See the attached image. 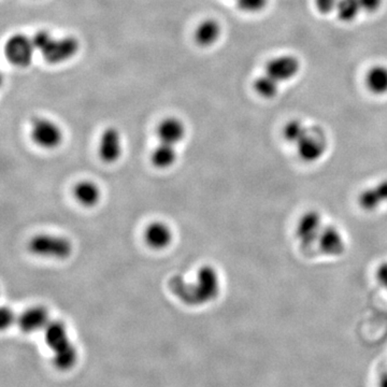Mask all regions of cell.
I'll list each match as a JSON object with an SVG mask.
<instances>
[{"label": "cell", "mask_w": 387, "mask_h": 387, "mask_svg": "<svg viewBox=\"0 0 387 387\" xmlns=\"http://www.w3.org/2000/svg\"><path fill=\"white\" fill-rule=\"evenodd\" d=\"M169 287L173 295L186 305L202 306L219 297L221 279L216 269L204 266L198 271L195 282L187 283L181 277H173Z\"/></svg>", "instance_id": "cell-1"}, {"label": "cell", "mask_w": 387, "mask_h": 387, "mask_svg": "<svg viewBox=\"0 0 387 387\" xmlns=\"http://www.w3.org/2000/svg\"><path fill=\"white\" fill-rule=\"evenodd\" d=\"M74 198L82 206L92 208L98 204L101 198V190L95 182L82 181L74 188Z\"/></svg>", "instance_id": "cell-15"}, {"label": "cell", "mask_w": 387, "mask_h": 387, "mask_svg": "<svg viewBox=\"0 0 387 387\" xmlns=\"http://www.w3.org/2000/svg\"><path fill=\"white\" fill-rule=\"evenodd\" d=\"M151 161H152L153 166L156 168H169L177 161L175 146L161 142L159 146H157L155 150L153 151L152 155H151Z\"/></svg>", "instance_id": "cell-18"}, {"label": "cell", "mask_w": 387, "mask_h": 387, "mask_svg": "<svg viewBox=\"0 0 387 387\" xmlns=\"http://www.w3.org/2000/svg\"><path fill=\"white\" fill-rule=\"evenodd\" d=\"M45 337L47 345L53 351H57L59 347L70 342L65 325L62 322H57V320H53L47 324L45 328Z\"/></svg>", "instance_id": "cell-17"}, {"label": "cell", "mask_w": 387, "mask_h": 387, "mask_svg": "<svg viewBox=\"0 0 387 387\" xmlns=\"http://www.w3.org/2000/svg\"><path fill=\"white\" fill-rule=\"evenodd\" d=\"M157 136L163 144L175 146L185 136V126L179 119L167 117L157 127Z\"/></svg>", "instance_id": "cell-14"}, {"label": "cell", "mask_w": 387, "mask_h": 387, "mask_svg": "<svg viewBox=\"0 0 387 387\" xmlns=\"http://www.w3.org/2000/svg\"><path fill=\"white\" fill-rule=\"evenodd\" d=\"M122 155V138L119 130L109 127L103 132L99 141V156L105 163L117 161Z\"/></svg>", "instance_id": "cell-10"}, {"label": "cell", "mask_w": 387, "mask_h": 387, "mask_svg": "<svg viewBox=\"0 0 387 387\" xmlns=\"http://www.w3.org/2000/svg\"><path fill=\"white\" fill-rule=\"evenodd\" d=\"M374 278H376V283L383 289L387 291V260L381 262L376 266V270H374Z\"/></svg>", "instance_id": "cell-25"}, {"label": "cell", "mask_w": 387, "mask_h": 387, "mask_svg": "<svg viewBox=\"0 0 387 387\" xmlns=\"http://www.w3.org/2000/svg\"><path fill=\"white\" fill-rule=\"evenodd\" d=\"M267 3L268 0H237V5L240 10L250 12V13L262 11L266 7Z\"/></svg>", "instance_id": "cell-24"}, {"label": "cell", "mask_w": 387, "mask_h": 387, "mask_svg": "<svg viewBox=\"0 0 387 387\" xmlns=\"http://www.w3.org/2000/svg\"><path fill=\"white\" fill-rule=\"evenodd\" d=\"M28 248L35 255L55 260H66L71 255L74 250L71 241L67 238L45 233L32 238Z\"/></svg>", "instance_id": "cell-3"}, {"label": "cell", "mask_w": 387, "mask_h": 387, "mask_svg": "<svg viewBox=\"0 0 387 387\" xmlns=\"http://www.w3.org/2000/svg\"><path fill=\"white\" fill-rule=\"evenodd\" d=\"M144 240L150 248L163 250L173 241V231L166 223L153 222L144 231Z\"/></svg>", "instance_id": "cell-13"}, {"label": "cell", "mask_w": 387, "mask_h": 387, "mask_svg": "<svg viewBox=\"0 0 387 387\" xmlns=\"http://www.w3.org/2000/svg\"><path fill=\"white\" fill-rule=\"evenodd\" d=\"M324 226V219L320 211L312 209L300 214L294 231L296 240L302 250H307L316 246Z\"/></svg>", "instance_id": "cell-4"}, {"label": "cell", "mask_w": 387, "mask_h": 387, "mask_svg": "<svg viewBox=\"0 0 387 387\" xmlns=\"http://www.w3.org/2000/svg\"><path fill=\"white\" fill-rule=\"evenodd\" d=\"M316 246L322 255L330 258H340L347 251V238L337 225L325 224Z\"/></svg>", "instance_id": "cell-7"}, {"label": "cell", "mask_w": 387, "mask_h": 387, "mask_svg": "<svg viewBox=\"0 0 387 387\" xmlns=\"http://www.w3.org/2000/svg\"><path fill=\"white\" fill-rule=\"evenodd\" d=\"M357 204L365 212H376L387 204V179L364 188L357 196Z\"/></svg>", "instance_id": "cell-9"}, {"label": "cell", "mask_w": 387, "mask_h": 387, "mask_svg": "<svg viewBox=\"0 0 387 387\" xmlns=\"http://www.w3.org/2000/svg\"><path fill=\"white\" fill-rule=\"evenodd\" d=\"M368 88L374 94L382 95L387 93V68L376 66L368 71L366 76Z\"/></svg>", "instance_id": "cell-19"}, {"label": "cell", "mask_w": 387, "mask_h": 387, "mask_svg": "<svg viewBox=\"0 0 387 387\" xmlns=\"http://www.w3.org/2000/svg\"><path fill=\"white\" fill-rule=\"evenodd\" d=\"M361 4L362 11L365 12H376L382 5V0H359Z\"/></svg>", "instance_id": "cell-28"}, {"label": "cell", "mask_w": 387, "mask_h": 387, "mask_svg": "<svg viewBox=\"0 0 387 387\" xmlns=\"http://www.w3.org/2000/svg\"><path fill=\"white\" fill-rule=\"evenodd\" d=\"M316 7L323 13H330L337 10L339 0H316Z\"/></svg>", "instance_id": "cell-27"}, {"label": "cell", "mask_w": 387, "mask_h": 387, "mask_svg": "<svg viewBox=\"0 0 387 387\" xmlns=\"http://www.w3.org/2000/svg\"><path fill=\"white\" fill-rule=\"evenodd\" d=\"M299 62L294 57L283 55L271 59L266 66V74L278 82L293 79L299 71Z\"/></svg>", "instance_id": "cell-11"}, {"label": "cell", "mask_w": 387, "mask_h": 387, "mask_svg": "<svg viewBox=\"0 0 387 387\" xmlns=\"http://www.w3.org/2000/svg\"><path fill=\"white\" fill-rule=\"evenodd\" d=\"M379 387H387V372L381 376L380 381H379Z\"/></svg>", "instance_id": "cell-29"}, {"label": "cell", "mask_w": 387, "mask_h": 387, "mask_svg": "<svg viewBox=\"0 0 387 387\" xmlns=\"http://www.w3.org/2000/svg\"><path fill=\"white\" fill-rule=\"evenodd\" d=\"M308 129H309V127H307L301 121L293 120V121L289 122L283 128V138H284L285 141L295 146L301 139L302 137L307 134Z\"/></svg>", "instance_id": "cell-22"}, {"label": "cell", "mask_w": 387, "mask_h": 387, "mask_svg": "<svg viewBox=\"0 0 387 387\" xmlns=\"http://www.w3.org/2000/svg\"><path fill=\"white\" fill-rule=\"evenodd\" d=\"M16 320L14 312L10 308L4 307L0 311V326L1 328L6 329L11 326Z\"/></svg>", "instance_id": "cell-26"}, {"label": "cell", "mask_w": 387, "mask_h": 387, "mask_svg": "<svg viewBox=\"0 0 387 387\" xmlns=\"http://www.w3.org/2000/svg\"><path fill=\"white\" fill-rule=\"evenodd\" d=\"M33 41L36 50L41 52L43 59L50 64L67 62L79 51V41L74 37L57 39L45 30L37 33Z\"/></svg>", "instance_id": "cell-2"}, {"label": "cell", "mask_w": 387, "mask_h": 387, "mask_svg": "<svg viewBox=\"0 0 387 387\" xmlns=\"http://www.w3.org/2000/svg\"><path fill=\"white\" fill-rule=\"evenodd\" d=\"M35 50L33 39L23 35H14L6 43L5 53L10 63L16 67L24 68L32 63Z\"/></svg>", "instance_id": "cell-8"}, {"label": "cell", "mask_w": 387, "mask_h": 387, "mask_svg": "<svg viewBox=\"0 0 387 387\" xmlns=\"http://www.w3.org/2000/svg\"><path fill=\"white\" fill-rule=\"evenodd\" d=\"M221 26L216 21L209 20L200 23L195 30V40L200 47H210L219 40Z\"/></svg>", "instance_id": "cell-16"}, {"label": "cell", "mask_w": 387, "mask_h": 387, "mask_svg": "<svg viewBox=\"0 0 387 387\" xmlns=\"http://www.w3.org/2000/svg\"><path fill=\"white\" fill-rule=\"evenodd\" d=\"M76 361V352L71 343L59 347L54 351V363L59 369H68L72 367Z\"/></svg>", "instance_id": "cell-20"}, {"label": "cell", "mask_w": 387, "mask_h": 387, "mask_svg": "<svg viewBox=\"0 0 387 387\" xmlns=\"http://www.w3.org/2000/svg\"><path fill=\"white\" fill-rule=\"evenodd\" d=\"M300 161L307 163L320 161L326 154L328 144L325 132L320 127H309L307 134L295 144Z\"/></svg>", "instance_id": "cell-5"}, {"label": "cell", "mask_w": 387, "mask_h": 387, "mask_svg": "<svg viewBox=\"0 0 387 387\" xmlns=\"http://www.w3.org/2000/svg\"><path fill=\"white\" fill-rule=\"evenodd\" d=\"M18 326L25 333L45 330L50 323L49 312L43 307H33L27 309L18 318Z\"/></svg>", "instance_id": "cell-12"}, {"label": "cell", "mask_w": 387, "mask_h": 387, "mask_svg": "<svg viewBox=\"0 0 387 387\" xmlns=\"http://www.w3.org/2000/svg\"><path fill=\"white\" fill-rule=\"evenodd\" d=\"M30 134L37 146L47 150L57 148L63 141V132L59 126L45 117L33 120Z\"/></svg>", "instance_id": "cell-6"}, {"label": "cell", "mask_w": 387, "mask_h": 387, "mask_svg": "<svg viewBox=\"0 0 387 387\" xmlns=\"http://www.w3.org/2000/svg\"><path fill=\"white\" fill-rule=\"evenodd\" d=\"M278 81L273 79L269 74H265L264 76L256 79L254 83V88L258 95L264 97V98H272L277 95L279 91Z\"/></svg>", "instance_id": "cell-21"}, {"label": "cell", "mask_w": 387, "mask_h": 387, "mask_svg": "<svg viewBox=\"0 0 387 387\" xmlns=\"http://www.w3.org/2000/svg\"><path fill=\"white\" fill-rule=\"evenodd\" d=\"M362 11L359 0H339L337 13L339 18L343 22H351L357 18L358 13Z\"/></svg>", "instance_id": "cell-23"}]
</instances>
